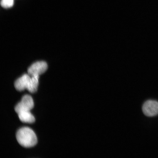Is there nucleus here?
I'll use <instances>...</instances> for the list:
<instances>
[{"mask_svg":"<svg viewBox=\"0 0 158 158\" xmlns=\"http://www.w3.org/2000/svg\"><path fill=\"white\" fill-rule=\"evenodd\" d=\"M14 0H1V4L2 7L5 9L9 8L13 6Z\"/></svg>","mask_w":158,"mask_h":158,"instance_id":"obj_8","label":"nucleus"},{"mask_svg":"<svg viewBox=\"0 0 158 158\" xmlns=\"http://www.w3.org/2000/svg\"><path fill=\"white\" fill-rule=\"evenodd\" d=\"M142 110L145 115L153 117L158 114V102L156 101H147L143 104Z\"/></svg>","mask_w":158,"mask_h":158,"instance_id":"obj_3","label":"nucleus"},{"mask_svg":"<svg viewBox=\"0 0 158 158\" xmlns=\"http://www.w3.org/2000/svg\"><path fill=\"white\" fill-rule=\"evenodd\" d=\"M48 69V65L44 61H39L34 63L27 70L28 74L31 76H40L46 72Z\"/></svg>","mask_w":158,"mask_h":158,"instance_id":"obj_4","label":"nucleus"},{"mask_svg":"<svg viewBox=\"0 0 158 158\" xmlns=\"http://www.w3.org/2000/svg\"><path fill=\"white\" fill-rule=\"evenodd\" d=\"M31 76L29 74H25L17 79L15 83L16 89L19 91H22L28 89L31 84Z\"/></svg>","mask_w":158,"mask_h":158,"instance_id":"obj_5","label":"nucleus"},{"mask_svg":"<svg viewBox=\"0 0 158 158\" xmlns=\"http://www.w3.org/2000/svg\"><path fill=\"white\" fill-rule=\"evenodd\" d=\"M39 76L35 75L31 76L30 85L27 89L28 91L31 93H34L36 92L38 89Z\"/></svg>","mask_w":158,"mask_h":158,"instance_id":"obj_7","label":"nucleus"},{"mask_svg":"<svg viewBox=\"0 0 158 158\" xmlns=\"http://www.w3.org/2000/svg\"><path fill=\"white\" fill-rule=\"evenodd\" d=\"M34 106V102L31 97L25 95L22 98L21 101L15 106V110L19 114L21 112L30 111Z\"/></svg>","mask_w":158,"mask_h":158,"instance_id":"obj_2","label":"nucleus"},{"mask_svg":"<svg viewBox=\"0 0 158 158\" xmlns=\"http://www.w3.org/2000/svg\"><path fill=\"white\" fill-rule=\"evenodd\" d=\"M18 114L20 120L23 123H32L35 121L34 116L30 111L21 112Z\"/></svg>","mask_w":158,"mask_h":158,"instance_id":"obj_6","label":"nucleus"},{"mask_svg":"<svg viewBox=\"0 0 158 158\" xmlns=\"http://www.w3.org/2000/svg\"><path fill=\"white\" fill-rule=\"evenodd\" d=\"M16 138L20 145L25 148L34 147L37 143V136L34 132L27 127L19 129L17 132Z\"/></svg>","mask_w":158,"mask_h":158,"instance_id":"obj_1","label":"nucleus"}]
</instances>
